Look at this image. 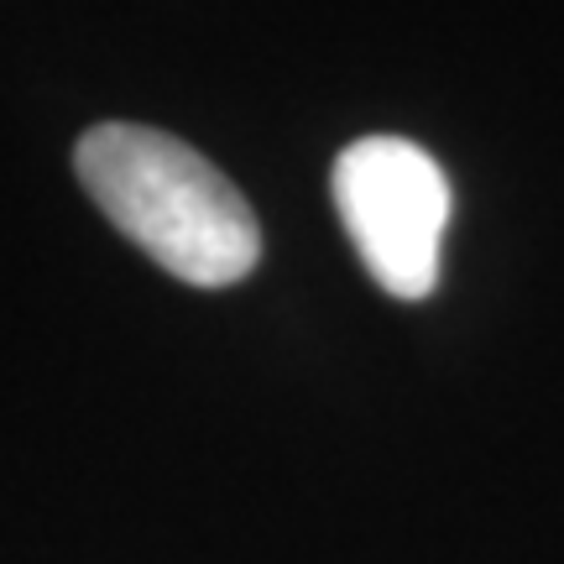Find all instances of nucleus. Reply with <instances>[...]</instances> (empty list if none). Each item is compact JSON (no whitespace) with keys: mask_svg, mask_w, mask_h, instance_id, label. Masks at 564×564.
Masks as SVG:
<instances>
[{"mask_svg":"<svg viewBox=\"0 0 564 564\" xmlns=\"http://www.w3.org/2000/svg\"><path fill=\"white\" fill-rule=\"evenodd\" d=\"M74 173L105 220L194 288H230L262 257V230L241 188L158 126L105 121L84 131Z\"/></svg>","mask_w":564,"mask_h":564,"instance_id":"obj_1","label":"nucleus"},{"mask_svg":"<svg viewBox=\"0 0 564 564\" xmlns=\"http://www.w3.org/2000/svg\"><path fill=\"white\" fill-rule=\"evenodd\" d=\"M335 209L361 267L392 299H429L449 230V178L419 141L361 137L335 158Z\"/></svg>","mask_w":564,"mask_h":564,"instance_id":"obj_2","label":"nucleus"}]
</instances>
